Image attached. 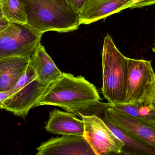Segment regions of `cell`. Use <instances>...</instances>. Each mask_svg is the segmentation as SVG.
<instances>
[{"label": "cell", "instance_id": "6da1fadb", "mask_svg": "<svg viewBox=\"0 0 155 155\" xmlns=\"http://www.w3.org/2000/svg\"><path fill=\"white\" fill-rule=\"evenodd\" d=\"M101 97L94 84L81 76L62 73L46 88L35 105L54 106L75 115L99 103Z\"/></svg>", "mask_w": 155, "mask_h": 155}, {"label": "cell", "instance_id": "7a4b0ae2", "mask_svg": "<svg viewBox=\"0 0 155 155\" xmlns=\"http://www.w3.org/2000/svg\"><path fill=\"white\" fill-rule=\"evenodd\" d=\"M27 23L41 32L55 31L65 33L77 30L79 14L66 0H21Z\"/></svg>", "mask_w": 155, "mask_h": 155}, {"label": "cell", "instance_id": "3957f363", "mask_svg": "<svg viewBox=\"0 0 155 155\" xmlns=\"http://www.w3.org/2000/svg\"><path fill=\"white\" fill-rule=\"evenodd\" d=\"M102 92L110 105L125 103L127 89V57L117 49L110 35L104 39L102 52Z\"/></svg>", "mask_w": 155, "mask_h": 155}, {"label": "cell", "instance_id": "277c9868", "mask_svg": "<svg viewBox=\"0 0 155 155\" xmlns=\"http://www.w3.org/2000/svg\"><path fill=\"white\" fill-rule=\"evenodd\" d=\"M37 78L30 63L25 72L12 89V95L4 103L3 109L25 119L49 85L41 83Z\"/></svg>", "mask_w": 155, "mask_h": 155}, {"label": "cell", "instance_id": "5b68a950", "mask_svg": "<svg viewBox=\"0 0 155 155\" xmlns=\"http://www.w3.org/2000/svg\"><path fill=\"white\" fill-rule=\"evenodd\" d=\"M42 35L28 23L10 22L0 32V59L12 56L31 58Z\"/></svg>", "mask_w": 155, "mask_h": 155}, {"label": "cell", "instance_id": "8992f818", "mask_svg": "<svg viewBox=\"0 0 155 155\" xmlns=\"http://www.w3.org/2000/svg\"><path fill=\"white\" fill-rule=\"evenodd\" d=\"M127 89L125 104L151 103L155 75L152 61L127 57Z\"/></svg>", "mask_w": 155, "mask_h": 155}, {"label": "cell", "instance_id": "52a82bcc", "mask_svg": "<svg viewBox=\"0 0 155 155\" xmlns=\"http://www.w3.org/2000/svg\"><path fill=\"white\" fill-rule=\"evenodd\" d=\"M84 122L83 136L95 155L121 154L124 143L101 117L95 115L80 116Z\"/></svg>", "mask_w": 155, "mask_h": 155}, {"label": "cell", "instance_id": "ba28073f", "mask_svg": "<svg viewBox=\"0 0 155 155\" xmlns=\"http://www.w3.org/2000/svg\"><path fill=\"white\" fill-rule=\"evenodd\" d=\"M104 118L155 148V120L131 117L110 107L106 110Z\"/></svg>", "mask_w": 155, "mask_h": 155}, {"label": "cell", "instance_id": "9c48e42d", "mask_svg": "<svg viewBox=\"0 0 155 155\" xmlns=\"http://www.w3.org/2000/svg\"><path fill=\"white\" fill-rule=\"evenodd\" d=\"M37 155H95L83 136L52 138L37 147Z\"/></svg>", "mask_w": 155, "mask_h": 155}, {"label": "cell", "instance_id": "30bf717a", "mask_svg": "<svg viewBox=\"0 0 155 155\" xmlns=\"http://www.w3.org/2000/svg\"><path fill=\"white\" fill-rule=\"evenodd\" d=\"M134 0H86L79 13L81 24L87 25L131 8Z\"/></svg>", "mask_w": 155, "mask_h": 155}, {"label": "cell", "instance_id": "8fae6325", "mask_svg": "<svg viewBox=\"0 0 155 155\" xmlns=\"http://www.w3.org/2000/svg\"><path fill=\"white\" fill-rule=\"evenodd\" d=\"M74 114L54 110L49 113L45 130L54 134L62 136H83L84 124L83 120L78 119Z\"/></svg>", "mask_w": 155, "mask_h": 155}, {"label": "cell", "instance_id": "7c38bea8", "mask_svg": "<svg viewBox=\"0 0 155 155\" xmlns=\"http://www.w3.org/2000/svg\"><path fill=\"white\" fill-rule=\"evenodd\" d=\"M31 57L12 56L0 59V92L12 90L25 72Z\"/></svg>", "mask_w": 155, "mask_h": 155}, {"label": "cell", "instance_id": "4fadbf2b", "mask_svg": "<svg viewBox=\"0 0 155 155\" xmlns=\"http://www.w3.org/2000/svg\"><path fill=\"white\" fill-rule=\"evenodd\" d=\"M30 64L36 72L37 79L46 85H50L62 73L41 43L32 55Z\"/></svg>", "mask_w": 155, "mask_h": 155}, {"label": "cell", "instance_id": "5bb4252c", "mask_svg": "<svg viewBox=\"0 0 155 155\" xmlns=\"http://www.w3.org/2000/svg\"><path fill=\"white\" fill-rule=\"evenodd\" d=\"M106 124L124 143L121 154L155 155V148L113 123L104 118Z\"/></svg>", "mask_w": 155, "mask_h": 155}, {"label": "cell", "instance_id": "9a60e30c", "mask_svg": "<svg viewBox=\"0 0 155 155\" xmlns=\"http://www.w3.org/2000/svg\"><path fill=\"white\" fill-rule=\"evenodd\" d=\"M3 16L9 22L27 23V16L21 0H0Z\"/></svg>", "mask_w": 155, "mask_h": 155}, {"label": "cell", "instance_id": "2e32d148", "mask_svg": "<svg viewBox=\"0 0 155 155\" xmlns=\"http://www.w3.org/2000/svg\"><path fill=\"white\" fill-rule=\"evenodd\" d=\"M86 1V0H66V2L72 9L74 12L79 14L83 10Z\"/></svg>", "mask_w": 155, "mask_h": 155}, {"label": "cell", "instance_id": "e0dca14e", "mask_svg": "<svg viewBox=\"0 0 155 155\" xmlns=\"http://www.w3.org/2000/svg\"><path fill=\"white\" fill-rule=\"evenodd\" d=\"M12 89L5 92H0V109H3L4 103L12 94Z\"/></svg>", "mask_w": 155, "mask_h": 155}, {"label": "cell", "instance_id": "ac0fdd59", "mask_svg": "<svg viewBox=\"0 0 155 155\" xmlns=\"http://www.w3.org/2000/svg\"><path fill=\"white\" fill-rule=\"evenodd\" d=\"M137 4L140 7L153 5L155 4V0H137Z\"/></svg>", "mask_w": 155, "mask_h": 155}, {"label": "cell", "instance_id": "d6986e66", "mask_svg": "<svg viewBox=\"0 0 155 155\" xmlns=\"http://www.w3.org/2000/svg\"><path fill=\"white\" fill-rule=\"evenodd\" d=\"M9 24L10 22L4 18H0V32L5 29Z\"/></svg>", "mask_w": 155, "mask_h": 155}, {"label": "cell", "instance_id": "ffe728a7", "mask_svg": "<svg viewBox=\"0 0 155 155\" xmlns=\"http://www.w3.org/2000/svg\"><path fill=\"white\" fill-rule=\"evenodd\" d=\"M151 103L153 107L155 108V85L154 88L153 93V95H152V98H151Z\"/></svg>", "mask_w": 155, "mask_h": 155}, {"label": "cell", "instance_id": "44dd1931", "mask_svg": "<svg viewBox=\"0 0 155 155\" xmlns=\"http://www.w3.org/2000/svg\"><path fill=\"white\" fill-rule=\"evenodd\" d=\"M0 18H4L2 13V10H1V5H0Z\"/></svg>", "mask_w": 155, "mask_h": 155}, {"label": "cell", "instance_id": "7402d4cb", "mask_svg": "<svg viewBox=\"0 0 155 155\" xmlns=\"http://www.w3.org/2000/svg\"><path fill=\"white\" fill-rule=\"evenodd\" d=\"M152 50L153 52L155 53V40L154 43L153 45V47H152Z\"/></svg>", "mask_w": 155, "mask_h": 155}]
</instances>
